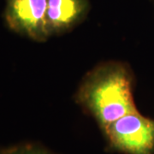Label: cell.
Masks as SVG:
<instances>
[{
    "mask_svg": "<svg viewBox=\"0 0 154 154\" xmlns=\"http://www.w3.org/2000/svg\"><path fill=\"white\" fill-rule=\"evenodd\" d=\"M134 77L128 65L107 62L88 72L78 88L76 101L102 130L120 117L138 111L133 96Z\"/></svg>",
    "mask_w": 154,
    "mask_h": 154,
    "instance_id": "6da1fadb",
    "label": "cell"
},
{
    "mask_svg": "<svg viewBox=\"0 0 154 154\" xmlns=\"http://www.w3.org/2000/svg\"><path fill=\"white\" fill-rule=\"evenodd\" d=\"M109 147L123 154H154V119L139 110L120 117L103 130Z\"/></svg>",
    "mask_w": 154,
    "mask_h": 154,
    "instance_id": "7a4b0ae2",
    "label": "cell"
},
{
    "mask_svg": "<svg viewBox=\"0 0 154 154\" xmlns=\"http://www.w3.org/2000/svg\"><path fill=\"white\" fill-rule=\"evenodd\" d=\"M47 0H6L4 17L8 28L38 42L49 38L45 14Z\"/></svg>",
    "mask_w": 154,
    "mask_h": 154,
    "instance_id": "3957f363",
    "label": "cell"
},
{
    "mask_svg": "<svg viewBox=\"0 0 154 154\" xmlns=\"http://www.w3.org/2000/svg\"><path fill=\"white\" fill-rule=\"evenodd\" d=\"M88 0H47L45 23L49 36L65 33L87 17Z\"/></svg>",
    "mask_w": 154,
    "mask_h": 154,
    "instance_id": "277c9868",
    "label": "cell"
},
{
    "mask_svg": "<svg viewBox=\"0 0 154 154\" xmlns=\"http://www.w3.org/2000/svg\"><path fill=\"white\" fill-rule=\"evenodd\" d=\"M4 154H54L36 144L26 143L4 150Z\"/></svg>",
    "mask_w": 154,
    "mask_h": 154,
    "instance_id": "5b68a950",
    "label": "cell"
},
{
    "mask_svg": "<svg viewBox=\"0 0 154 154\" xmlns=\"http://www.w3.org/2000/svg\"><path fill=\"white\" fill-rule=\"evenodd\" d=\"M0 154H4V150H0Z\"/></svg>",
    "mask_w": 154,
    "mask_h": 154,
    "instance_id": "8992f818",
    "label": "cell"
}]
</instances>
